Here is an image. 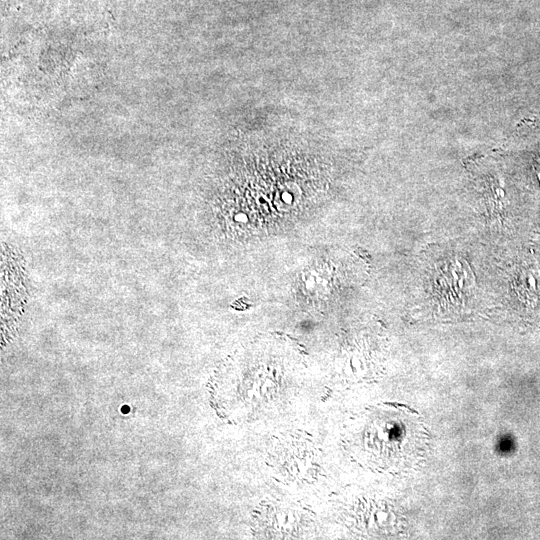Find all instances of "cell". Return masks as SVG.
<instances>
[{"mask_svg": "<svg viewBox=\"0 0 540 540\" xmlns=\"http://www.w3.org/2000/svg\"><path fill=\"white\" fill-rule=\"evenodd\" d=\"M474 280L465 263L460 259H450L436 269L433 282V296L445 304H458L471 296Z\"/></svg>", "mask_w": 540, "mask_h": 540, "instance_id": "6da1fadb", "label": "cell"}, {"mask_svg": "<svg viewBox=\"0 0 540 540\" xmlns=\"http://www.w3.org/2000/svg\"><path fill=\"white\" fill-rule=\"evenodd\" d=\"M128 411H129V409H128V407H127V406H125V407H122V412H128Z\"/></svg>", "mask_w": 540, "mask_h": 540, "instance_id": "7a4b0ae2", "label": "cell"}]
</instances>
